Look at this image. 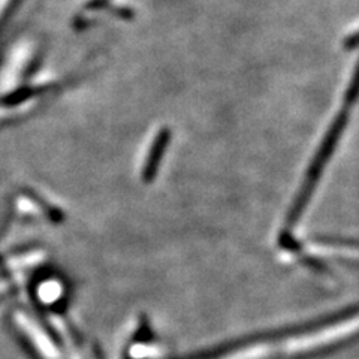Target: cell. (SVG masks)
<instances>
[{
  "mask_svg": "<svg viewBox=\"0 0 359 359\" xmlns=\"http://www.w3.org/2000/svg\"><path fill=\"white\" fill-rule=\"evenodd\" d=\"M170 138H171L170 129H163V130H161L159 135H157V138L154 140L151 149H150L149 159H147V162H145V166H144L142 182L150 183L153 177L156 175L157 170H159V165H161V161L163 157L166 145L170 144Z\"/></svg>",
  "mask_w": 359,
  "mask_h": 359,
  "instance_id": "2",
  "label": "cell"
},
{
  "mask_svg": "<svg viewBox=\"0 0 359 359\" xmlns=\"http://www.w3.org/2000/svg\"><path fill=\"white\" fill-rule=\"evenodd\" d=\"M346 121H347V109L344 108L340 112V116L337 117V120L334 121V125L331 126V129H330V132L327 135V138H325V142H323V145H322L318 156H316V159H314V162H313V165L310 168V172L307 174L306 183H304V186H302L301 192H299V195H298V198L295 201V204H294V208H292V211H290L289 219H287V224H286L285 232L282 235V243L286 244V245H290V231H292V228L295 226V223L299 220L302 211H304L307 202H309V199H310V196L313 194V190H314V187H316V184L319 182V177H320V174L323 171V166H325V163L328 162L330 156H331V153H332V150L335 147V144H337V141H339V138H340L341 130L344 129Z\"/></svg>",
  "mask_w": 359,
  "mask_h": 359,
  "instance_id": "1",
  "label": "cell"
}]
</instances>
